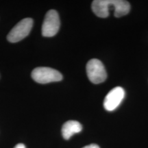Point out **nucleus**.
Returning a JSON list of instances; mask_svg holds the SVG:
<instances>
[{"mask_svg": "<svg viewBox=\"0 0 148 148\" xmlns=\"http://www.w3.org/2000/svg\"><path fill=\"white\" fill-rule=\"evenodd\" d=\"M32 26V18H23L11 29L7 36V39L10 42H16L23 40L29 34Z\"/></svg>", "mask_w": 148, "mask_h": 148, "instance_id": "4", "label": "nucleus"}, {"mask_svg": "<svg viewBox=\"0 0 148 148\" xmlns=\"http://www.w3.org/2000/svg\"><path fill=\"white\" fill-rule=\"evenodd\" d=\"M86 73L90 81L97 84L104 82L107 73L102 62L98 59H91L86 64Z\"/></svg>", "mask_w": 148, "mask_h": 148, "instance_id": "2", "label": "nucleus"}, {"mask_svg": "<svg viewBox=\"0 0 148 148\" xmlns=\"http://www.w3.org/2000/svg\"><path fill=\"white\" fill-rule=\"evenodd\" d=\"M92 10L101 18L107 17L110 10L114 11V16L121 17L128 14L130 5L123 0H95L92 3Z\"/></svg>", "mask_w": 148, "mask_h": 148, "instance_id": "1", "label": "nucleus"}, {"mask_svg": "<svg viewBox=\"0 0 148 148\" xmlns=\"http://www.w3.org/2000/svg\"><path fill=\"white\" fill-rule=\"evenodd\" d=\"M125 96V90L122 87L116 86L110 90L103 101L104 108L108 111H112L117 108Z\"/></svg>", "mask_w": 148, "mask_h": 148, "instance_id": "6", "label": "nucleus"}, {"mask_svg": "<svg viewBox=\"0 0 148 148\" xmlns=\"http://www.w3.org/2000/svg\"><path fill=\"white\" fill-rule=\"evenodd\" d=\"M60 18L57 11L49 10L46 14L42 25V34L45 37L55 36L60 28Z\"/></svg>", "mask_w": 148, "mask_h": 148, "instance_id": "5", "label": "nucleus"}, {"mask_svg": "<svg viewBox=\"0 0 148 148\" xmlns=\"http://www.w3.org/2000/svg\"><path fill=\"white\" fill-rule=\"evenodd\" d=\"M82 148H99V147L96 144H90V145H86Z\"/></svg>", "mask_w": 148, "mask_h": 148, "instance_id": "8", "label": "nucleus"}, {"mask_svg": "<svg viewBox=\"0 0 148 148\" xmlns=\"http://www.w3.org/2000/svg\"><path fill=\"white\" fill-rule=\"evenodd\" d=\"M14 148H25V146L23 144L19 143V144H17V145L14 146Z\"/></svg>", "mask_w": 148, "mask_h": 148, "instance_id": "9", "label": "nucleus"}, {"mask_svg": "<svg viewBox=\"0 0 148 148\" xmlns=\"http://www.w3.org/2000/svg\"><path fill=\"white\" fill-rule=\"evenodd\" d=\"M32 77L35 82L40 84H47L62 80V75L60 72L49 67H37L32 72Z\"/></svg>", "mask_w": 148, "mask_h": 148, "instance_id": "3", "label": "nucleus"}, {"mask_svg": "<svg viewBox=\"0 0 148 148\" xmlns=\"http://www.w3.org/2000/svg\"><path fill=\"white\" fill-rule=\"evenodd\" d=\"M82 130V126L77 121H68L64 123L62 127V134L64 139L68 140L74 134L80 132Z\"/></svg>", "mask_w": 148, "mask_h": 148, "instance_id": "7", "label": "nucleus"}]
</instances>
